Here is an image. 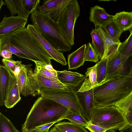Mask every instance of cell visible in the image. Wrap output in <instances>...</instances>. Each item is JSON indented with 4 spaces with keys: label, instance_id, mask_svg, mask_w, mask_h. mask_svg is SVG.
<instances>
[{
    "label": "cell",
    "instance_id": "26",
    "mask_svg": "<svg viewBox=\"0 0 132 132\" xmlns=\"http://www.w3.org/2000/svg\"><path fill=\"white\" fill-rule=\"evenodd\" d=\"M108 57H104L97 62L96 67L97 82L98 85L101 84L106 79Z\"/></svg>",
    "mask_w": 132,
    "mask_h": 132
},
{
    "label": "cell",
    "instance_id": "27",
    "mask_svg": "<svg viewBox=\"0 0 132 132\" xmlns=\"http://www.w3.org/2000/svg\"><path fill=\"white\" fill-rule=\"evenodd\" d=\"M128 38L119 45L118 51L126 58L129 57L132 52V30Z\"/></svg>",
    "mask_w": 132,
    "mask_h": 132
},
{
    "label": "cell",
    "instance_id": "34",
    "mask_svg": "<svg viewBox=\"0 0 132 132\" xmlns=\"http://www.w3.org/2000/svg\"><path fill=\"white\" fill-rule=\"evenodd\" d=\"M40 2V0H23L25 7L30 14L37 10Z\"/></svg>",
    "mask_w": 132,
    "mask_h": 132
},
{
    "label": "cell",
    "instance_id": "43",
    "mask_svg": "<svg viewBox=\"0 0 132 132\" xmlns=\"http://www.w3.org/2000/svg\"><path fill=\"white\" fill-rule=\"evenodd\" d=\"M49 132H61L55 126L53 127Z\"/></svg>",
    "mask_w": 132,
    "mask_h": 132
},
{
    "label": "cell",
    "instance_id": "9",
    "mask_svg": "<svg viewBox=\"0 0 132 132\" xmlns=\"http://www.w3.org/2000/svg\"><path fill=\"white\" fill-rule=\"evenodd\" d=\"M32 65L23 64L16 77L20 95L24 96L39 95V89L34 76Z\"/></svg>",
    "mask_w": 132,
    "mask_h": 132
},
{
    "label": "cell",
    "instance_id": "5",
    "mask_svg": "<svg viewBox=\"0 0 132 132\" xmlns=\"http://www.w3.org/2000/svg\"><path fill=\"white\" fill-rule=\"evenodd\" d=\"M89 122L107 130L120 131L128 125L125 114L114 105L95 106Z\"/></svg>",
    "mask_w": 132,
    "mask_h": 132
},
{
    "label": "cell",
    "instance_id": "23",
    "mask_svg": "<svg viewBox=\"0 0 132 132\" xmlns=\"http://www.w3.org/2000/svg\"><path fill=\"white\" fill-rule=\"evenodd\" d=\"M90 34L93 47L98 55L99 59L101 60L103 57L105 51L104 41L97 28L93 29Z\"/></svg>",
    "mask_w": 132,
    "mask_h": 132
},
{
    "label": "cell",
    "instance_id": "11",
    "mask_svg": "<svg viewBox=\"0 0 132 132\" xmlns=\"http://www.w3.org/2000/svg\"><path fill=\"white\" fill-rule=\"evenodd\" d=\"M72 90L80 107L82 114L88 121H89L96 106L93 88L83 92H78Z\"/></svg>",
    "mask_w": 132,
    "mask_h": 132
},
{
    "label": "cell",
    "instance_id": "20",
    "mask_svg": "<svg viewBox=\"0 0 132 132\" xmlns=\"http://www.w3.org/2000/svg\"><path fill=\"white\" fill-rule=\"evenodd\" d=\"M115 22L124 31L132 30V11H123L117 13L113 16Z\"/></svg>",
    "mask_w": 132,
    "mask_h": 132
},
{
    "label": "cell",
    "instance_id": "4",
    "mask_svg": "<svg viewBox=\"0 0 132 132\" xmlns=\"http://www.w3.org/2000/svg\"><path fill=\"white\" fill-rule=\"evenodd\" d=\"M30 20L43 37L56 50L64 52L71 50L72 46L65 40L59 32L57 22L48 14L37 10L31 14Z\"/></svg>",
    "mask_w": 132,
    "mask_h": 132
},
{
    "label": "cell",
    "instance_id": "17",
    "mask_svg": "<svg viewBox=\"0 0 132 132\" xmlns=\"http://www.w3.org/2000/svg\"><path fill=\"white\" fill-rule=\"evenodd\" d=\"M97 64L87 69L85 78L77 92H83L90 90L98 85L97 82L96 67Z\"/></svg>",
    "mask_w": 132,
    "mask_h": 132
},
{
    "label": "cell",
    "instance_id": "35",
    "mask_svg": "<svg viewBox=\"0 0 132 132\" xmlns=\"http://www.w3.org/2000/svg\"><path fill=\"white\" fill-rule=\"evenodd\" d=\"M2 62L5 67L11 73H13L14 69L17 65L22 62L21 61H15L12 59H3Z\"/></svg>",
    "mask_w": 132,
    "mask_h": 132
},
{
    "label": "cell",
    "instance_id": "8",
    "mask_svg": "<svg viewBox=\"0 0 132 132\" xmlns=\"http://www.w3.org/2000/svg\"><path fill=\"white\" fill-rule=\"evenodd\" d=\"M107 57L106 79L117 76H130L132 64L130 56L127 58L124 57L118 50Z\"/></svg>",
    "mask_w": 132,
    "mask_h": 132
},
{
    "label": "cell",
    "instance_id": "3",
    "mask_svg": "<svg viewBox=\"0 0 132 132\" xmlns=\"http://www.w3.org/2000/svg\"><path fill=\"white\" fill-rule=\"evenodd\" d=\"M132 91L130 76L106 79L93 88L96 107L114 105Z\"/></svg>",
    "mask_w": 132,
    "mask_h": 132
},
{
    "label": "cell",
    "instance_id": "28",
    "mask_svg": "<svg viewBox=\"0 0 132 132\" xmlns=\"http://www.w3.org/2000/svg\"><path fill=\"white\" fill-rule=\"evenodd\" d=\"M35 67L34 72L38 73L45 76L52 78L58 79L57 71H51L44 67L43 62L35 61Z\"/></svg>",
    "mask_w": 132,
    "mask_h": 132
},
{
    "label": "cell",
    "instance_id": "15",
    "mask_svg": "<svg viewBox=\"0 0 132 132\" xmlns=\"http://www.w3.org/2000/svg\"><path fill=\"white\" fill-rule=\"evenodd\" d=\"M21 99L16 78L13 73H11L7 89L4 105L7 108H11Z\"/></svg>",
    "mask_w": 132,
    "mask_h": 132
},
{
    "label": "cell",
    "instance_id": "22",
    "mask_svg": "<svg viewBox=\"0 0 132 132\" xmlns=\"http://www.w3.org/2000/svg\"><path fill=\"white\" fill-rule=\"evenodd\" d=\"M96 28L100 33L105 44V51L102 58L107 57L111 54L118 50L119 46L121 42L115 41L106 33L102 27H100Z\"/></svg>",
    "mask_w": 132,
    "mask_h": 132
},
{
    "label": "cell",
    "instance_id": "21",
    "mask_svg": "<svg viewBox=\"0 0 132 132\" xmlns=\"http://www.w3.org/2000/svg\"><path fill=\"white\" fill-rule=\"evenodd\" d=\"M11 73L3 65H0V106L4 105L6 92Z\"/></svg>",
    "mask_w": 132,
    "mask_h": 132
},
{
    "label": "cell",
    "instance_id": "14",
    "mask_svg": "<svg viewBox=\"0 0 132 132\" xmlns=\"http://www.w3.org/2000/svg\"><path fill=\"white\" fill-rule=\"evenodd\" d=\"M59 81L68 88L71 89L78 87L85 78V76L76 72L64 70L57 71Z\"/></svg>",
    "mask_w": 132,
    "mask_h": 132
},
{
    "label": "cell",
    "instance_id": "30",
    "mask_svg": "<svg viewBox=\"0 0 132 132\" xmlns=\"http://www.w3.org/2000/svg\"><path fill=\"white\" fill-rule=\"evenodd\" d=\"M0 132H19L6 116L0 113Z\"/></svg>",
    "mask_w": 132,
    "mask_h": 132
},
{
    "label": "cell",
    "instance_id": "29",
    "mask_svg": "<svg viewBox=\"0 0 132 132\" xmlns=\"http://www.w3.org/2000/svg\"><path fill=\"white\" fill-rule=\"evenodd\" d=\"M114 106L125 114L130 112L132 109V91Z\"/></svg>",
    "mask_w": 132,
    "mask_h": 132
},
{
    "label": "cell",
    "instance_id": "25",
    "mask_svg": "<svg viewBox=\"0 0 132 132\" xmlns=\"http://www.w3.org/2000/svg\"><path fill=\"white\" fill-rule=\"evenodd\" d=\"M54 126L61 132H88L84 127L71 122H60Z\"/></svg>",
    "mask_w": 132,
    "mask_h": 132
},
{
    "label": "cell",
    "instance_id": "32",
    "mask_svg": "<svg viewBox=\"0 0 132 132\" xmlns=\"http://www.w3.org/2000/svg\"><path fill=\"white\" fill-rule=\"evenodd\" d=\"M99 56L92 45L88 42L86 45L85 52V61H88L95 63L98 62Z\"/></svg>",
    "mask_w": 132,
    "mask_h": 132
},
{
    "label": "cell",
    "instance_id": "18",
    "mask_svg": "<svg viewBox=\"0 0 132 132\" xmlns=\"http://www.w3.org/2000/svg\"><path fill=\"white\" fill-rule=\"evenodd\" d=\"M86 44H85L69 54L68 56V70L76 69L83 65Z\"/></svg>",
    "mask_w": 132,
    "mask_h": 132
},
{
    "label": "cell",
    "instance_id": "38",
    "mask_svg": "<svg viewBox=\"0 0 132 132\" xmlns=\"http://www.w3.org/2000/svg\"><path fill=\"white\" fill-rule=\"evenodd\" d=\"M13 53L9 51L4 50L0 51L1 56L3 58V59H11L13 57L12 55Z\"/></svg>",
    "mask_w": 132,
    "mask_h": 132
},
{
    "label": "cell",
    "instance_id": "31",
    "mask_svg": "<svg viewBox=\"0 0 132 132\" xmlns=\"http://www.w3.org/2000/svg\"><path fill=\"white\" fill-rule=\"evenodd\" d=\"M64 119H68L71 122L85 127L89 122L82 114H78L70 112L63 118V120Z\"/></svg>",
    "mask_w": 132,
    "mask_h": 132
},
{
    "label": "cell",
    "instance_id": "12",
    "mask_svg": "<svg viewBox=\"0 0 132 132\" xmlns=\"http://www.w3.org/2000/svg\"><path fill=\"white\" fill-rule=\"evenodd\" d=\"M70 0H47L38 7V10L48 14L54 21L57 22L63 10Z\"/></svg>",
    "mask_w": 132,
    "mask_h": 132
},
{
    "label": "cell",
    "instance_id": "40",
    "mask_svg": "<svg viewBox=\"0 0 132 132\" xmlns=\"http://www.w3.org/2000/svg\"><path fill=\"white\" fill-rule=\"evenodd\" d=\"M125 115L128 125L132 126V112H130Z\"/></svg>",
    "mask_w": 132,
    "mask_h": 132
},
{
    "label": "cell",
    "instance_id": "6",
    "mask_svg": "<svg viewBox=\"0 0 132 132\" xmlns=\"http://www.w3.org/2000/svg\"><path fill=\"white\" fill-rule=\"evenodd\" d=\"M80 6L77 1L70 0L63 10L57 22L61 35L65 40L71 46L74 44V27L80 15Z\"/></svg>",
    "mask_w": 132,
    "mask_h": 132
},
{
    "label": "cell",
    "instance_id": "47",
    "mask_svg": "<svg viewBox=\"0 0 132 132\" xmlns=\"http://www.w3.org/2000/svg\"><path fill=\"white\" fill-rule=\"evenodd\" d=\"M131 77V80H132V75L130 76Z\"/></svg>",
    "mask_w": 132,
    "mask_h": 132
},
{
    "label": "cell",
    "instance_id": "24",
    "mask_svg": "<svg viewBox=\"0 0 132 132\" xmlns=\"http://www.w3.org/2000/svg\"><path fill=\"white\" fill-rule=\"evenodd\" d=\"M102 28L106 33L115 41L121 42L119 38L124 31L115 22L113 19L106 23Z\"/></svg>",
    "mask_w": 132,
    "mask_h": 132
},
{
    "label": "cell",
    "instance_id": "19",
    "mask_svg": "<svg viewBox=\"0 0 132 132\" xmlns=\"http://www.w3.org/2000/svg\"><path fill=\"white\" fill-rule=\"evenodd\" d=\"M34 76L39 90L40 89L46 87L63 89H69L58 79L48 78L35 73H34Z\"/></svg>",
    "mask_w": 132,
    "mask_h": 132
},
{
    "label": "cell",
    "instance_id": "10",
    "mask_svg": "<svg viewBox=\"0 0 132 132\" xmlns=\"http://www.w3.org/2000/svg\"><path fill=\"white\" fill-rule=\"evenodd\" d=\"M28 19L18 15H5L0 23V39L13 34L25 27Z\"/></svg>",
    "mask_w": 132,
    "mask_h": 132
},
{
    "label": "cell",
    "instance_id": "16",
    "mask_svg": "<svg viewBox=\"0 0 132 132\" xmlns=\"http://www.w3.org/2000/svg\"><path fill=\"white\" fill-rule=\"evenodd\" d=\"M89 14V20L93 22L95 28L102 27L113 18V16L108 14L103 8L98 5L90 8Z\"/></svg>",
    "mask_w": 132,
    "mask_h": 132
},
{
    "label": "cell",
    "instance_id": "46",
    "mask_svg": "<svg viewBox=\"0 0 132 132\" xmlns=\"http://www.w3.org/2000/svg\"><path fill=\"white\" fill-rule=\"evenodd\" d=\"M105 132H116L114 129H109L106 130Z\"/></svg>",
    "mask_w": 132,
    "mask_h": 132
},
{
    "label": "cell",
    "instance_id": "7",
    "mask_svg": "<svg viewBox=\"0 0 132 132\" xmlns=\"http://www.w3.org/2000/svg\"><path fill=\"white\" fill-rule=\"evenodd\" d=\"M39 95L63 105L72 113L82 114L81 109L73 90L45 88L39 90Z\"/></svg>",
    "mask_w": 132,
    "mask_h": 132
},
{
    "label": "cell",
    "instance_id": "44",
    "mask_svg": "<svg viewBox=\"0 0 132 132\" xmlns=\"http://www.w3.org/2000/svg\"><path fill=\"white\" fill-rule=\"evenodd\" d=\"M130 56L131 59V63H132L131 66V69H130V75H129V76H130V75H132V52L131 53V54Z\"/></svg>",
    "mask_w": 132,
    "mask_h": 132
},
{
    "label": "cell",
    "instance_id": "41",
    "mask_svg": "<svg viewBox=\"0 0 132 132\" xmlns=\"http://www.w3.org/2000/svg\"><path fill=\"white\" fill-rule=\"evenodd\" d=\"M119 132H132V126L129 125H127L120 131Z\"/></svg>",
    "mask_w": 132,
    "mask_h": 132
},
{
    "label": "cell",
    "instance_id": "45",
    "mask_svg": "<svg viewBox=\"0 0 132 132\" xmlns=\"http://www.w3.org/2000/svg\"><path fill=\"white\" fill-rule=\"evenodd\" d=\"M0 9H1V7L4 4H5V2H4L2 0H1L0 1Z\"/></svg>",
    "mask_w": 132,
    "mask_h": 132
},
{
    "label": "cell",
    "instance_id": "33",
    "mask_svg": "<svg viewBox=\"0 0 132 132\" xmlns=\"http://www.w3.org/2000/svg\"><path fill=\"white\" fill-rule=\"evenodd\" d=\"M15 0L18 15L28 19L30 13L26 9L24 4L23 0Z\"/></svg>",
    "mask_w": 132,
    "mask_h": 132
},
{
    "label": "cell",
    "instance_id": "48",
    "mask_svg": "<svg viewBox=\"0 0 132 132\" xmlns=\"http://www.w3.org/2000/svg\"><path fill=\"white\" fill-rule=\"evenodd\" d=\"M130 112H132V109H131V111Z\"/></svg>",
    "mask_w": 132,
    "mask_h": 132
},
{
    "label": "cell",
    "instance_id": "37",
    "mask_svg": "<svg viewBox=\"0 0 132 132\" xmlns=\"http://www.w3.org/2000/svg\"><path fill=\"white\" fill-rule=\"evenodd\" d=\"M91 132H105L107 130L99 126L88 122L85 127Z\"/></svg>",
    "mask_w": 132,
    "mask_h": 132
},
{
    "label": "cell",
    "instance_id": "39",
    "mask_svg": "<svg viewBox=\"0 0 132 132\" xmlns=\"http://www.w3.org/2000/svg\"><path fill=\"white\" fill-rule=\"evenodd\" d=\"M56 123V122H54L48 124H46L37 127L35 129H36L40 131H43L47 129H49L51 127Z\"/></svg>",
    "mask_w": 132,
    "mask_h": 132
},
{
    "label": "cell",
    "instance_id": "1",
    "mask_svg": "<svg viewBox=\"0 0 132 132\" xmlns=\"http://www.w3.org/2000/svg\"><path fill=\"white\" fill-rule=\"evenodd\" d=\"M4 50L20 59L52 65L53 58L27 27L0 39V51Z\"/></svg>",
    "mask_w": 132,
    "mask_h": 132
},
{
    "label": "cell",
    "instance_id": "2",
    "mask_svg": "<svg viewBox=\"0 0 132 132\" xmlns=\"http://www.w3.org/2000/svg\"><path fill=\"white\" fill-rule=\"evenodd\" d=\"M70 112L67 108L56 102L39 96L22 125V132H28L44 125L57 122Z\"/></svg>",
    "mask_w": 132,
    "mask_h": 132
},
{
    "label": "cell",
    "instance_id": "36",
    "mask_svg": "<svg viewBox=\"0 0 132 132\" xmlns=\"http://www.w3.org/2000/svg\"><path fill=\"white\" fill-rule=\"evenodd\" d=\"M5 4L9 10L11 14V16H14L18 14L16 8L15 0H5Z\"/></svg>",
    "mask_w": 132,
    "mask_h": 132
},
{
    "label": "cell",
    "instance_id": "42",
    "mask_svg": "<svg viewBox=\"0 0 132 132\" xmlns=\"http://www.w3.org/2000/svg\"><path fill=\"white\" fill-rule=\"evenodd\" d=\"M49 129H48L43 131H40L36 129H35L28 131V132H49Z\"/></svg>",
    "mask_w": 132,
    "mask_h": 132
},
{
    "label": "cell",
    "instance_id": "13",
    "mask_svg": "<svg viewBox=\"0 0 132 132\" xmlns=\"http://www.w3.org/2000/svg\"><path fill=\"white\" fill-rule=\"evenodd\" d=\"M27 28L38 40L53 59L62 65H67L66 59L63 53L55 49L42 36L37 28L33 24H28Z\"/></svg>",
    "mask_w": 132,
    "mask_h": 132
}]
</instances>
